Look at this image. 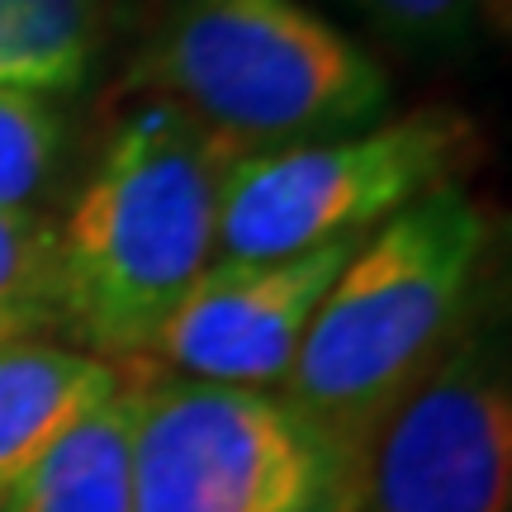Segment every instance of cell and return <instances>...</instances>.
I'll return each mask as SVG.
<instances>
[{
	"instance_id": "1",
	"label": "cell",
	"mask_w": 512,
	"mask_h": 512,
	"mask_svg": "<svg viewBox=\"0 0 512 512\" xmlns=\"http://www.w3.org/2000/svg\"><path fill=\"white\" fill-rule=\"evenodd\" d=\"M489 256L494 219L456 181L370 228L347 256L275 389L332 475L456 342L489 290Z\"/></svg>"
},
{
	"instance_id": "2",
	"label": "cell",
	"mask_w": 512,
	"mask_h": 512,
	"mask_svg": "<svg viewBox=\"0 0 512 512\" xmlns=\"http://www.w3.org/2000/svg\"><path fill=\"white\" fill-rule=\"evenodd\" d=\"M233 152L185 114L147 100L110 133L57 223L62 323L100 361H138L166 313L219 252Z\"/></svg>"
},
{
	"instance_id": "3",
	"label": "cell",
	"mask_w": 512,
	"mask_h": 512,
	"mask_svg": "<svg viewBox=\"0 0 512 512\" xmlns=\"http://www.w3.org/2000/svg\"><path fill=\"white\" fill-rule=\"evenodd\" d=\"M133 81L238 162L370 128L389 105L380 62L304 0H176Z\"/></svg>"
},
{
	"instance_id": "4",
	"label": "cell",
	"mask_w": 512,
	"mask_h": 512,
	"mask_svg": "<svg viewBox=\"0 0 512 512\" xmlns=\"http://www.w3.org/2000/svg\"><path fill=\"white\" fill-rule=\"evenodd\" d=\"M475 143L465 114L413 110L342 138L242 157L219 204V256L280 261L342 238H366L427 190L456 181Z\"/></svg>"
},
{
	"instance_id": "5",
	"label": "cell",
	"mask_w": 512,
	"mask_h": 512,
	"mask_svg": "<svg viewBox=\"0 0 512 512\" xmlns=\"http://www.w3.org/2000/svg\"><path fill=\"white\" fill-rule=\"evenodd\" d=\"M328 512H512L508 332L489 290L332 475Z\"/></svg>"
},
{
	"instance_id": "6",
	"label": "cell",
	"mask_w": 512,
	"mask_h": 512,
	"mask_svg": "<svg viewBox=\"0 0 512 512\" xmlns=\"http://www.w3.org/2000/svg\"><path fill=\"white\" fill-rule=\"evenodd\" d=\"M133 512H328L332 465L266 389L133 375Z\"/></svg>"
},
{
	"instance_id": "7",
	"label": "cell",
	"mask_w": 512,
	"mask_h": 512,
	"mask_svg": "<svg viewBox=\"0 0 512 512\" xmlns=\"http://www.w3.org/2000/svg\"><path fill=\"white\" fill-rule=\"evenodd\" d=\"M361 238H342L280 261H209L204 275L166 313L138 361H157L171 380L266 389L290 375L299 342L328 285Z\"/></svg>"
},
{
	"instance_id": "8",
	"label": "cell",
	"mask_w": 512,
	"mask_h": 512,
	"mask_svg": "<svg viewBox=\"0 0 512 512\" xmlns=\"http://www.w3.org/2000/svg\"><path fill=\"white\" fill-rule=\"evenodd\" d=\"M119 380V366L67 342L0 347V494L110 399Z\"/></svg>"
},
{
	"instance_id": "9",
	"label": "cell",
	"mask_w": 512,
	"mask_h": 512,
	"mask_svg": "<svg viewBox=\"0 0 512 512\" xmlns=\"http://www.w3.org/2000/svg\"><path fill=\"white\" fill-rule=\"evenodd\" d=\"M133 375L76 422L29 475L0 494V512H133Z\"/></svg>"
},
{
	"instance_id": "10",
	"label": "cell",
	"mask_w": 512,
	"mask_h": 512,
	"mask_svg": "<svg viewBox=\"0 0 512 512\" xmlns=\"http://www.w3.org/2000/svg\"><path fill=\"white\" fill-rule=\"evenodd\" d=\"M110 0H0V86L72 95L100 62Z\"/></svg>"
},
{
	"instance_id": "11",
	"label": "cell",
	"mask_w": 512,
	"mask_h": 512,
	"mask_svg": "<svg viewBox=\"0 0 512 512\" xmlns=\"http://www.w3.org/2000/svg\"><path fill=\"white\" fill-rule=\"evenodd\" d=\"M62 332L57 223L29 209H0V347L57 342Z\"/></svg>"
},
{
	"instance_id": "12",
	"label": "cell",
	"mask_w": 512,
	"mask_h": 512,
	"mask_svg": "<svg viewBox=\"0 0 512 512\" xmlns=\"http://www.w3.org/2000/svg\"><path fill=\"white\" fill-rule=\"evenodd\" d=\"M62 114L43 95L0 86V209H29L43 200L62 166Z\"/></svg>"
},
{
	"instance_id": "13",
	"label": "cell",
	"mask_w": 512,
	"mask_h": 512,
	"mask_svg": "<svg viewBox=\"0 0 512 512\" xmlns=\"http://www.w3.org/2000/svg\"><path fill=\"white\" fill-rule=\"evenodd\" d=\"M356 5L408 43H456L479 10V0H356Z\"/></svg>"
}]
</instances>
